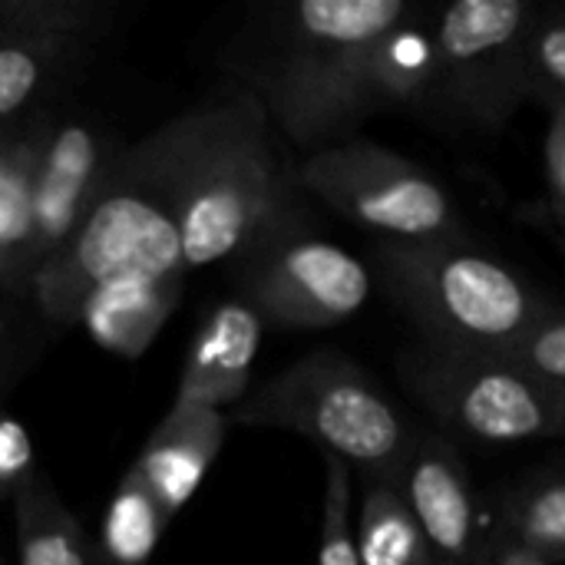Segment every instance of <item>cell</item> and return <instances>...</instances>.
Wrapping results in <instances>:
<instances>
[{
  "label": "cell",
  "mask_w": 565,
  "mask_h": 565,
  "mask_svg": "<svg viewBox=\"0 0 565 565\" xmlns=\"http://www.w3.org/2000/svg\"><path fill=\"white\" fill-rule=\"evenodd\" d=\"M116 172L172 218L185 268L258 255L298 232V162L248 89L159 126Z\"/></svg>",
  "instance_id": "obj_1"
},
{
  "label": "cell",
  "mask_w": 565,
  "mask_h": 565,
  "mask_svg": "<svg viewBox=\"0 0 565 565\" xmlns=\"http://www.w3.org/2000/svg\"><path fill=\"white\" fill-rule=\"evenodd\" d=\"M434 83L430 33L407 0H301L281 46L252 70L278 136L305 156L354 139L381 109L417 99Z\"/></svg>",
  "instance_id": "obj_2"
},
{
  "label": "cell",
  "mask_w": 565,
  "mask_h": 565,
  "mask_svg": "<svg viewBox=\"0 0 565 565\" xmlns=\"http://www.w3.org/2000/svg\"><path fill=\"white\" fill-rule=\"evenodd\" d=\"M377 262L391 298L444 354L510 358L550 315L513 268L463 238L384 242Z\"/></svg>",
  "instance_id": "obj_3"
},
{
  "label": "cell",
  "mask_w": 565,
  "mask_h": 565,
  "mask_svg": "<svg viewBox=\"0 0 565 565\" xmlns=\"http://www.w3.org/2000/svg\"><path fill=\"white\" fill-rule=\"evenodd\" d=\"M232 420L242 427L291 430L328 457L361 470L367 483H394L414 440L384 391L338 351H315L255 394H245Z\"/></svg>",
  "instance_id": "obj_4"
},
{
  "label": "cell",
  "mask_w": 565,
  "mask_h": 565,
  "mask_svg": "<svg viewBox=\"0 0 565 565\" xmlns=\"http://www.w3.org/2000/svg\"><path fill=\"white\" fill-rule=\"evenodd\" d=\"M172 218L116 172L73 238L33 271L30 288L46 318L73 324L96 291L122 278H185Z\"/></svg>",
  "instance_id": "obj_5"
},
{
  "label": "cell",
  "mask_w": 565,
  "mask_h": 565,
  "mask_svg": "<svg viewBox=\"0 0 565 565\" xmlns=\"http://www.w3.org/2000/svg\"><path fill=\"white\" fill-rule=\"evenodd\" d=\"M301 192L331 212L384 235V242H447L460 238V218L447 189L414 159L348 139L298 159Z\"/></svg>",
  "instance_id": "obj_6"
},
{
  "label": "cell",
  "mask_w": 565,
  "mask_h": 565,
  "mask_svg": "<svg viewBox=\"0 0 565 565\" xmlns=\"http://www.w3.org/2000/svg\"><path fill=\"white\" fill-rule=\"evenodd\" d=\"M540 10L526 0H457L430 26L434 83L467 122L497 132L526 103V50Z\"/></svg>",
  "instance_id": "obj_7"
},
{
  "label": "cell",
  "mask_w": 565,
  "mask_h": 565,
  "mask_svg": "<svg viewBox=\"0 0 565 565\" xmlns=\"http://www.w3.org/2000/svg\"><path fill=\"white\" fill-rule=\"evenodd\" d=\"M407 381L450 430L470 440L523 444L565 434V391L510 358L430 351Z\"/></svg>",
  "instance_id": "obj_8"
},
{
  "label": "cell",
  "mask_w": 565,
  "mask_h": 565,
  "mask_svg": "<svg viewBox=\"0 0 565 565\" xmlns=\"http://www.w3.org/2000/svg\"><path fill=\"white\" fill-rule=\"evenodd\" d=\"M252 308L281 328H334L371 298V271L351 252L291 232L255 255L248 275Z\"/></svg>",
  "instance_id": "obj_9"
},
{
  "label": "cell",
  "mask_w": 565,
  "mask_h": 565,
  "mask_svg": "<svg viewBox=\"0 0 565 565\" xmlns=\"http://www.w3.org/2000/svg\"><path fill=\"white\" fill-rule=\"evenodd\" d=\"M106 10L89 0L0 3V129L36 106L103 30Z\"/></svg>",
  "instance_id": "obj_10"
},
{
  "label": "cell",
  "mask_w": 565,
  "mask_h": 565,
  "mask_svg": "<svg viewBox=\"0 0 565 565\" xmlns=\"http://www.w3.org/2000/svg\"><path fill=\"white\" fill-rule=\"evenodd\" d=\"M106 136L86 122H63L46 129V142L33 179V242L30 278L46 265L93 212L113 175Z\"/></svg>",
  "instance_id": "obj_11"
},
{
  "label": "cell",
  "mask_w": 565,
  "mask_h": 565,
  "mask_svg": "<svg viewBox=\"0 0 565 565\" xmlns=\"http://www.w3.org/2000/svg\"><path fill=\"white\" fill-rule=\"evenodd\" d=\"M394 483L420 523L434 556L440 563H473L477 500L457 450L434 437L414 444Z\"/></svg>",
  "instance_id": "obj_12"
},
{
  "label": "cell",
  "mask_w": 565,
  "mask_h": 565,
  "mask_svg": "<svg viewBox=\"0 0 565 565\" xmlns=\"http://www.w3.org/2000/svg\"><path fill=\"white\" fill-rule=\"evenodd\" d=\"M262 328L265 321L252 305L242 301L218 305L205 318L182 364L175 404L209 407V411L238 404L248 391V377L262 348Z\"/></svg>",
  "instance_id": "obj_13"
},
{
  "label": "cell",
  "mask_w": 565,
  "mask_h": 565,
  "mask_svg": "<svg viewBox=\"0 0 565 565\" xmlns=\"http://www.w3.org/2000/svg\"><path fill=\"white\" fill-rule=\"evenodd\" d=\"M225 424L228 420L222 411L172 404V411L146 440L132 470L146 480L169 516H175L192 500L202 477L215 463L225 444Z\"/></svg>",
  "instance_id": "obj_14"
},
{
  "label": "cell",
  "mask_w": 565,
  "mask_h": 565,
  "mask_svg": "<svg viewBox=\"0 0 565 565\" xmlns=\"http://www.w3.org/2000/svg\"><path fill=\"white\" fill-rule=\"evenodd\" d=\"M179 295L182 278H122L96 291L79 321L106 351L136 358L152 344Z\"/></svg>",
  "instance_id": "obj_15"
},
{
  "label": "cell",
  "mask_w": 565,
  "mask_h": 565,
  "mask_svg": "<svg viewBox=\"0 0 565 565\" xmlns=\"http://www.w3.org/2000/svg\"><path fill=\"white\" fill-rule=\"evenodd\" d=\"M46 142L43 126L0 132V281H30L33 179Z\"/></svg>",
  "instance_id": "obj_16"
},
{
  "label": "cell",
  "mask_w": 565,
  "mask_h": 565,
  "mask_svg": "<svg viewBox=\"0 0 565 565\" xmlns=\"http://www.w3.org/2000/svg\"><path fill=\"white\" fill-rule=\"evenodd\" d=\"M13 520L20 565H103L79 523L63 510L40 473L13 493Z\"/></svg>",
  "instance_id": "obj_17"
},
{
  "label": "cell",
  "mask_w": 565,
  "mask_h": 565,
  "mask_svg": "<svg viewBox=\"0 0 565 565\" xmlns=\"http://www.w3.org/2000/svg\"><path fill=\"white\" fill-rule=\"evenodd\" d=\"M358 559L361 565H430L437 563L420 523L414 520L397 483H367L358 520Z\"/></svg>",
  "instance_id": "obj_18"
},
{
  "label": "cell",
  "mask_w": 565,
  "mask_h": 565,
  "mask_svg": "<svg viewBox=\"0 0 565 565\" xmlns=\"http://www.w3.org/2000/svg\"><path fill=\"white\" fill-rule=\"evenodd\" d=\"M169 520L172 516L159 507L146 480L129 470L103 516V565H149Z\"/></svg>",
  "instance_id": "obj_19"
},
{
  "label": "cell",
  "mask_w": 565,
  "mask_h": 565,
  "mask_svg": "<svg viewBox=\"0 0 565 565\" xmlns=\"http://www.w3.org/2000/svg\"><path fill=\"white\" fill-rule=\"evenodd\" d=\"M510 543L546 565L565 563V477L543 480L520 493L507 510Z\"/></svg>",
  "instance_id": "obj_20"
},
{
  "label": "cell",
  "mask_w": 565,
  "mask_h": 565,
  "mask_svg": "<svg viewBox=\"0 0 565 565\" xmlns=\"http://www.w3.org/2000/svg\"><path fill=\"white\" fill-rule=\"evenodd\" d=\"M318 565H361L358 536H354L351 467L328 454H324V507H321Z\"/></svg>",
  "instance_id": "obj_21"
},
{
  "label": "cell",
  "mask_w": 565,
  "mask_h": 565,
  "mask_svg": "<svg viewBox=\"0 0 565 565\" xmlns=\"http://www.w3.org/2000/svg\"><path fill=\"white\" fill-rule=\"evenodd\" d=\"M526 103L565 113V17H540L526 50Z\"/></svg>",
  "instance_id": "obj_22"
},
{
  "label": "cell",
  "mask_w": 565,
  "mask_h": 565,
  "mask_svg": "<svg viewBox=\"0 0 565 565\" xmlns=\"http://www.w3.org/2000/svg\"><path fill=\"white\" fill-rule=\"evenodd\" d=\"M533 377L565 391V311H550L510 354Z\"/></svg>",
  "instance_id": "obj_23"
},
{
  "label": "cell",
  "mask_w": 565,
  "mask_h": 565,
  "mask_svg": "<svg viewBox=\"0 0 565 565\" xmlns=\"http://www.w3.org/2000/svg\"><path fill=\"white\" fill-rule=\"evenodd\" d=\"M33 473L36 470L26 430L17 420L0 417V497H13Z\"/></svg>",
  "instance_id": "obj_24"
},
{
  "label": "cell",
  "mask_w": 565,
  "mask_h": 565,
  "mask_svg": "<svg viewBox=\"0 0 565 565\" xmlns=\"http://www.w3.org/2000/svg\"><path fill=\"white\" fill-rule=\"evenodd\" d=\"M543 162H546V179H550V192L565 215V113L550 116V132H546V146H543Z\"/></svg>",
  "instance_id": "obj_25"
},
{
  "label": "cell",
  "mask_w": 565,
  "mask_h": 565,
  "mask_svg": "<svg viewBox=\"0 0 565 565\" xmlns=\"http://www.w3.org/2000/svg\"><path fill=\"white\" fill-rule=\"evenodd\" d=\"M493 565H546L540 556H533V553H526L523 546H513V543H507L503 550H500V556L493 559Z\"/></svg>",
  "instance_id": "obj_26"
},
{
  "label": "cell",
  "mask_w": 565,
  "mask_h": 565,
  "mask_svg": "<svg viewBox=\"0 0 565 565\" xmlns=\"http://www.w3.org/2000/svg\"><path fill=\"white\" fill-rule=\"evenodd\" d=\"M430 565H460V563H440V559H437V563H430Z\"/></svg>",
  "instance_id": "obj_27"
}]
</instances>
